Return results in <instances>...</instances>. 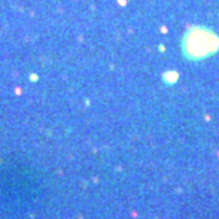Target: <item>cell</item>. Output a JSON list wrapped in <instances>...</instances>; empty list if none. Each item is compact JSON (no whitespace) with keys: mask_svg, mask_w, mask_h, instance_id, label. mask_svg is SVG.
<instances>
[{"mask_svg":"<svg viewBox=\"0 0 219 219\" xmlns=\"http://www.w3.org/2000/svg\"><path fill=\"white\" fill-rule=\"evenodd\" d=\"M219 50V36L213 30L202 26L192 27L182 39V54L185 58L199 61Z\"/></svg>","mask_w":219,"mask_h":219,"instance_id":"1","label":"cell"}]
</instances>
